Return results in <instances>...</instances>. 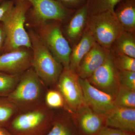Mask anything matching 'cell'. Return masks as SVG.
Here are the masks:
<instances>
[{"label": "cell", "instance_id": "484cf974", "mask_svg": "<svg viewBox=\"0 0 135 135\" xmlns=\"http://www.w3.org/2000/svg\"><path fill=\"white\" fill-rule=\"evenodd\" d=\"M119 81L122 86L135 91V71L119 70Z\"/></svg>", "mask_w": 135, "mask_h": 135}, {"label": "cell", "instance_id": "6da1fadb", "mask_svg": "<svg viewBox=\"0 0 135 135\" xmlns=\"http://www.w3.org/2000/svg\"><path fill=\"white\" fill-rule=\"evenodd\" d=\"M55 112L44 103L19 110L6 128L12 135H45L52 126Z\"/></svg>", "mask_w": 135, "mask_h": 135}, {"label": "cell", "instance_id": "4316f807", "mask_svg": "<svg viewBox=\"0 0 135 135\" xmlns=\"http://www.w3.org/2000/svg\"><path fill=\"white\" fill-rule=\"evenodd\" d=\"M14 0H5L0 4V22H4L14 6Z\"/></svg>", "mask_w": 135, "mask_h": 135}, {"label": "cell", "instance_id": "4dcf8cb0", "mask_svg": "<svg viewBox=\"0 0 135 135\" xmlns=\"http://www.w3.org/2000/svg\"><path fill=\"white\" fill-rule=\"evenodd\" d=\"M0 135H12L5 128L0 127Z\"/></svg>", "mask_w": 135, "mask_h": 135}, {"label": "cell", "instance_id": "5b68a950", "mask_svg": "<svg viewBox=\"0 0 135 135\" xmlns=\"http://www.w3.org/2000/svg\"><path fill=\"white\" fill-rule=\"evenodd\" d=\"M61 23L57 21H49L36 26L35 31L64 68H69L72 48L64 35Z\"/></svg>", "mask_w": 135, "mask_h": 135}, {"label": "cell", "instance_id": "44dd1931", "mask_svg": "<svg viewBox=\"0 0 135 135\" xmlns=\"http://www.w3.org/2000/svg\"><path fill=\"white\" fill-rule=\"evenodd\" d=\"M18 110L17 107L7 98H0V127L6 128Z\"/></svg>", "mask_w": 135, "mask_h": 135}, {"label": "cell", "instance_id": "52a82bcc", "mask_svg": "<svg viewBox=\"0 0 135 135\" xmlns=\"http://www.w3.org/2000/svg\"><path fill=\"white\" fill-rule=\"evenodd\" d=\"M55 88L62 96L66 110L70 114L86 105L79 77L70 68H63Z\"/></svg>", "mask_w": 135, "mask_h": 135}, {"label": "cell", "instance_id": "d6986e66", "mask_svg": "<svg viewBox=\"0 0 135 135\" xmlns=\"http://www.w3.org/2000/svg\"><path fill=\"white\" fill-rule=\"evenodd\" d=\"M110 50L114 53L135 58V33L123 32L114 41Z\"/></svg>", "mask_w": 135, "mask_h": 135}, {"label": "cell", "instance_id": "ffe728a7", "mask_svg": "<svg viewBox=\"0 0 135 135\" xmlns=\"http://www.w3.org/2000/svg\"><path fill=\"white\" fill-rule=\"evenodd\" d=\"M121 0H88L86 5L89 16L110 11L114 14L116 5Z\"/></svg>", "mask_w": 135, "mask_h": 135}, {"label": "cell", "instance_id": "277c9868", "mask_svg": "<svg viewBox=\"0 0 135 135\" xmlns=\"http://www.w3.org/2000/svg\"><path fill=\"white\" fill-rule=\"evenodd\" d=\"M48 89L31 67L20 75L19 81L7 97L19 110L44 103Z\"/></svg>", "mask_w": 135, "mask_h": 135}, {"label": "cell", "instance_id": "8fae6325", "mask_svg": "<svg viewBox=\"0 0 135 135\" xmlns=\"http://www.w3.org/2000/svg\"><path fill=\"white\" fill-rule=\"evenodd\" d=\"M79 82L85 103L93 110L106 116L116 106L114 97L97 88L87 79L79 77Z\"/></svg>", "mask_w": 135, "mask_h": 135}, {"label": "cell", "instance_id": "83f0119b", "mask_svg": "<svg viewBox=\"0 0 135 135\" xmlns=\"http://www.w3.org/2000/svg\"><path fill=\"white\" fill-rule=\"evenodd\" d=\"M68 9L76 10L86 4L88 0H56Z\"/></svg>", "mask_w": 135, "mask_h": 135}, {"label": "cell", "instance_id": "f1b7e54d", "mask_svg": "<svg viewBox=\"0 0 135 135\" xmlns=\"http://www.w3.org/2000/svg\"><path fill=\"white\" fill-rule=\"evenodd\" d=\"M97 135H135V133L106 127Z\"/></svg>", "mask_w": 135, "mask_h": 135}, {"label": "cell", "instance_id": "d6a6232c", "mask_svg": "<svg viewBox=\"0 0 135 135\" xmlns=\"http://www.w3.org/2000/svg\"><path fill=\"white\" fill-rule=\"evenodd\" d=\"M122 1H129V0H122Z\"/></svg>", "mask_w": 135, "mask_h": 135}, {"label": "cell", "instance_id": "1f68e13d", "mask_svg": "<svg viewBox=\"0 0 135 135\" xmlns=\"http://www.w3.org/2000/svg\"><path fill=\"white\" fill-rule=\"evenodd\" d=\"M4 1H5V0H0V4H1Z\"/></svg>", "mask_w": 135, "mask_h": 135}, {"label": "cell", "instance_id": "9a60e30c", "mask_svg": "<svg viewBox=\"0 0 135 135\" xmlns=\"http://www.w3.org/2000/svg\"><path fill=\"white\" fill-rule=\"evenodd\" d=\"M89 14L85 5L74 12L70 16L65 30L67 40L73 47L79 42L86 28ZM70 43V42H69Z\"/></svg>", "mask_w": 135, "mask_h": 135}, {"label": "cell", "instance_id": "cb8c5ba5", "mask_svg": "<svg viewBox=\"0 0 135 135\" xmlns=\"http://www.w3.org/2000/svg\"><path fill=\"white\" fill-rule=\"evenodd\" d=\"M44 101V104L50 109L54 110L64 109L66 110L62 96L55 88L47 89Z\"/></svg>", "mask_w": 135, "mask_h": 135}, {"label": "cell", "instance_id": "603a6c76", "mask_svg": "<svg viewBox=\"0 0 135 135\" xmlns=\"http://www.w3.org/2000/svg\"><path fill=\"white\" fill-rule=\"evenodd\" d=\"M116 106L135 108V91L128 89L120 85L114 97Z\"/></svg>", "mask_w": 135, "mask_h": 135}, {"label": "cell", "instance_id": "4fadbf2b", "mask_svg": "<svg viewBox=\"0 0 135 135\" xmlns=\"http://www.w3.org/2000/svg\"><path fill=\"white\" fill-rule=\"evenodd\" d=\"M110 51L95 42L80 63L76 72L79 77L83 79L89 78L104 63Z\"/></svg>", "mask_w": 135, "mask_h": 135}, {"label": "cell", "instance_id": "7402d4cb", "mask_svg": "<svg viewBox=\"0 0 135 135\" xmlns=\"http://www.w3.org/2000/svg\"><path fill=\"white\" fill-rule=\"evenodd\" d=\"M20 75L0 72V98L9 95L19 81Z\"/></svg>", "mask_w": 135, "mask_h": 135}, {"label": "cell", "instance_id": "7c38bea8", "mask_svg": "<svg viewBox=\"0 0 135 135\" xmlns=\"http://www.w3.org/2000/svg\"><path fill=\"white\" fill-rule=\"evenodd\" d=\"M32 49L20 47L0 55V72L20 74L31 67Z\"/></svg>", "mask_w": 135, "mask_h": 135}, {"label": "cell", "instance_id": "f546056e", "mask_svg": "<svg viewBox=\"0 0 135 135\" xmlns=\"http://www.w3.org/2000/svg\"><path fill=\"white\" fill-rule=\"evenodd\" d=\"M6 34L3 22H0V55L3 53L6 42Z\"/></svg>", "mask_w": 135, "mask_h": 135}, {"label": "cell", "instance_id": "e0dca14e", "mask_svg": "<svg viewBox=\"0 0 135 135\" xmlns=\"http://www.w3.org/2000/svg\"><path fill=\"white\" fill-rule=\"evenodd\" d=\"M95 42L92 34L86 28L80 40L72 48L69 64L70 70L76 73L81 61Z\"/></svg>", "mask_w": 135, "mask_h": 135}, {"label": "cell", "instance_id": "ba28073f", "mask_svg": "<svg viewBox=\"0 0 135 135\" xmlns=\"http://www.w3.org/2000/svg\"><path fill=\"white\" fill-rule=\"evenodd\" d=\"M31 4L27 17L33 20L35 26L50 21L62 23L75 10L65 7L56 0H26Z\"/></svg>", "mask_w": 135, "mask_h": 135}, {"label": "cell", "instance_id": "9c48e42d", "mask_svg": "<svg viewBox=\"0 0 135 135\" xmlns=\"http://www.w3.org/2000/svg\"><path fill=\"white\" fill-rule=\"evenodd\" d=\"M119 73L114 61L113 53L110 50L104 63L87 79L97 88L114 97L120 86Z\"/></svg>", "mask_w": 135, "mask_h": 135}, {"label": "cell", "instance_id": "ac0fdd59", "mask_svg": "<svg viewBox=\"0 0 135 135\" xmlns=\"http://www.w3.org/2000/svg\"><path fill=\"white\" fill-rule=\"evenodd\" d=\"M45 135H80L73 122L71 114L63 109L55 112L52 126Z\"/></svg>", "mask_w": 135, "mask_h": 135}, {"label": "cell", "instance_id": "8992f818", "mask_svg": "<svg viewBox=\"0 0 135 135\" xmlns=\"http://www.w3.org/2000/svg\"><path fill=\"white\" fill-rule=\"evenodd\" d=\"M86 28L96 42L109 50L114 41L125 31L114 14L110 11L89 16Z\"/></svg>", "mask_w": 135, "mask_h": 135}, {"label": "cell", "instance_id": "30bf717a", "mask_svg": "<svg viewBox=\"0 0 135 135\" xmlns=\"http://www.w3.org/2000/svg\"><path fill=\"white\" fill-rule=\"evenodd\" d=\"M71 114L80 135H97L107 127L106 116L86 105Z\"/></svg>", "mask_w": 135, "mask_h": 135}, {"label": "cell", "instance_id": "2e32d148", "mask_svg": "<svg viewBox=\"0 0 135 135\" xmlns=\"http://www.w3.org/2000/svg\"><path fill=\"white\" fill-rule=\"evenodd\" d=\"M114 15L125 31L135 33V0H121L115 8Z\"/></svg>", "mask_w": 135, "mask_h": 135}, {"label": "cell", "instance_id": "7a4b0ae2", "mask_svg": "<svg viewBox=\"0 0 135 135\" xmlns=\"http://www.w3.org/2000/svg\"><path fill=\"white\" fill-rule=\"evenodd\" d=\"M28 33L32 44L31 67L48 89L55 88L64 67L35 30H29Z\"/></svg>", "mask_w": 135, "mask_h": 135}, {"label": "cell", "instance_id": "5bb4252c", "mask_svg": "<svg viewBox=\"0 0 135 135\" xmlns=\"http://www.w3.org/2000/svg\"><path fill=\"white\" fill-rule=\"evenodd\" d=\"M107 127L135 133V108L116 106L106 115Z\"/></svg>", "mask_w": 135, "mask_h": 135}, {"label": "cell", "instance_id": "3957f363", "mask_svg": "<svg viewBox=\"0 0 135 135\" xmlns=\"http://www.w3.org/2000/svg\"><path fill=\"white\" fill-rule=\"evenodd\" d=\"M14 2L11 12L3 22L6 34L3 53L20 47L32 49L31 39L25 25L27 12L31 6L26 0Z\"/></svg>", "mask_w": 135, "mask_h": 135}, {"label": "cell", "instance_id": "d4e9b609", "mask_svg": "<svg viewBox=\"0 0 135 135\" xmlns=\"http://www.w3.org/2000/svg\"><path fill=\"white\" fill-rule=\"evenodd\" d=\"M113 53L114 64L118 70L135 71V58L126 55Z\"/></svg>", "mask_w": 135, "mask_h": 135}]
</instances>
